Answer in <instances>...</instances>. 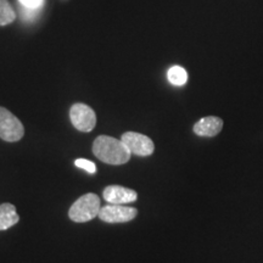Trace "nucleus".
<instances>
[{
	"label": "nucleus",
	"mask_w": 263,
	"mask_h": 263,
	"mask_svg": "<svg viewBox=\"0 0 263 263\" xmlns=\"http://www.w3.org/2000/svg\"><path fill=\"white\" fill-rule=\"evenodd\" d=\"M39 11H41V10L28 9V8H24V6H22L21 16H22V18L25 20V21H33V20L37 17Z\"/></svg>",
	"instance_id": "14"
},
{
	"label": "nucleus",
	"mask_w": 263,
	"mask_h": 263,
	"mask_svg": "<svg viewBox=\"0 0 263 263\" xmlns=\"http://www.w3.org/2000/svg\"><path fill=\"white\" fill-rule=\"evenodd\" d=\"M18 221L20 217L12 203L5 202L0 205V230H6L11 228Z\"/></svg>",
	"instance_id": "9"
},
{
	"label": "nucleus",
	"mask_w": 263,
	"mask_h": 263,
	"mask_svg": "<svg viewBox=\"0 0 263 263\" xmlns=\"http://www.w3.org/2000/svg\"><path fill=\"white\" fill-rule=\"evenodd\" d=\"M93 153L97 159L114 166L127 163L132 156V153L122 139L108 136H99L94 140Z\"/></svg>",
	"instance_id": "1"
},
{
	"label": "nucleus",
	"mask_w": 263,
	"mask_h": 263,
	"mask_svg": "<svg viewBox=\"0 0 263 263\" xmlns=\"http://www.w3.org/2000/svg\"><path fill=\"white\" fill-rule=\"evenodd\" d=\"M18 2L24 8L35 10H42L45 4V0H18Z\"/></svg>",
	"instance_id": "13"
},
{
	"label": "nucleus",
	"mask_w": 263,
	"mask_h": 263,
	"mask_svg": "<svg viewBox=\"0 0 263 263\" xmlns=\"http://www.w3.org/2000/svg\"><path fill=\"white\" fill-rule=\"evenodd\" d=\"M74 164L78 167V168L87 171V172L90 174H94L95 172H97V166H95L94 162H91V161H89V160L78 159L74 161Z\"/></svg>",
	"instance_id": "12"
},
{
	"label": "nucleus",
	"mask_w": 263,
	"mask_h": 263,
	"mask_svg": "<svg viewBox=\"0 0 263 263\" xmlns=\"http://www.w3.org/2000/svg\"><path fill=\"white\" fill-rule=\"evenodd\" d=\"M103 196L108 203L126 205L137 201L138 194L136 190L124 188L121 185H108L103 190Z\"/></svg>",
	"instance_id": "7"
},
{
	"label": "nucleus",
	"mask_w": 263,
	"mask_h": 263,
	"mask_svg": "<svg viewBox=\"0 0 263 263\" xmlns=\"http://www.w3.org/2000/svg\"><path fill=\"white\" fill-rule=\"evenodd\" d=\"M167 77H168L171 83L177 85V87H182L188 81V73L180 66H172L167 72Z\"/></svg>",
	"instance_id": "10"
},
{
	"label": "nucleus",
	"mask_w": 263,
	"mask_h": 263,
	"mask_svg": "<svg viewBox=\"0 0 263 263\" xmlns=\"http://www.w3.org/2000/svg\"><path fill=\"white\" fill-rule=\"evenodd\" d=\"M137 215L138 210L134 207L108 203V205L101 207L98 217L106 223H126L133 221Z\"/></svg>",
	"instance_id": "5"
},
{
	"label": "nucleus",
	"mask_w": 263,
	"mask_h": 263,
	"mask_svg": "<svg viewBox=\"0 0 263 263\" xmlns=\"http://www.w3.org/2000/svg\"><path fill=\"white\" fill-rule=\"evenodd\" d=\"M101 209L100 197L93 193L85 194L76 200L70 207L68 217L76 223L89 222L99 216Z\"/></svg>",
	"instance_id": "2"
},
{
	"label": "nucleus",
	"mask_w": 263,
	"mask_h": 263,
	"mask_svg": "<svg viewBox=\"0 0 263 263\" xmlns=\"http://www.w3.org/2000/svg\"><path fill=\"white\" fill-rule=\"evenodd\" d=\"M70 118L76 129L80 132H91L97 126V115L88 105L77 103L70 108Z\"/></svg>",
	"instance_id": "4"
},
{
	"label": "nucleus",
	"mask_w": 263,
	"mask_h": 263,
	"mask_svg": "<svg viewBox=\"0 0 263 263\" xmlns=\"http://www.w3.org/2000/svg\"><path fill=\"white\" fill-rule=\"evenodd\" d=\"M223 128V121L219 117L209 116L203 117L194 124V133L199 137H215Z\"/></svg>",
	"instance_id": "8"
},
{
	"label": "nucleus",
	"mask_w": 263,
	"mask_h": 263,
	"mask_svg": "<svg viewBox=\"0 0 263 263\" xmlns=\"http://www.w3.org/2000/svg\"><path fill=\"white\" fill-rule=\"evenodd\" d=\"M16 18L15 10L8 0H0V26L12 24Z\"/></svg>",
	"instance_id": "11"
},
{
	"label": "nucleus",
	"mask_w": 263,
	"mask_h": 263,
	"mask_svg": "<svg viewBox=\"0 0 263 263\" xmlns=\"http://www.w3.org/2000/svg\"><path fill=\"white\" fill-rule=\"evenodd\" d=\"M121 139L126 144L130 153L137 156H150L153 155L154 150H155L154 141L149 137L144 136V134L136 133V132H126Z\"/></svg>",
	"instance_id": "6"
},
{
	"label": "nucleus",
	"mask_w": 263,
	"mask_h": 263,
	"mask_svg": "<svg viewBox=\"0 0 263 263\" xmlns=\"http://www.w3.org/2000/svg\"><path fill=\"white\" fill-rule=\"evenodd\" d=\"M25 136V127L21 121L8 108L0 106V138L9 143H15Z\"/></svg>",
	"instance_id": "3"
}]
</instances>
